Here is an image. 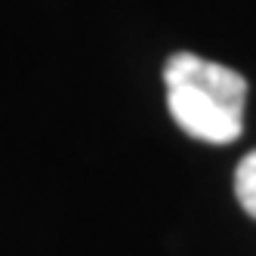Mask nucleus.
Here are the masks:
<instances>
[{"mask_svg": "<svg viewBox=\"0 0 256 256\" xmlns=\"http://www.w3.org/2000/svg\"><path fill=\"white\" fill-rule=\"evenodd\" d=\"M164 84L170 114L188 136L210 145H228L241 136L247 80L234 68L176 52L164 65Z\"/></svg>", "mask_w": 256, "mask_h": 256, "instance_id": "obj_1", "label": "nucleus"}, {"mask_svg": "<svg viewBox=\"0 0 256 256\" xmlns=\"http://www.w3.org/2000/svg\"><path fill=\"white\" fill-rule=\"evenodd\" d=\"M234 194L247 216L256 219V152L244 154L234 170Z\"/></svg>", "mask_w": 256, "mask_h": 256, "instance_id": "obj_2", "label": "nucleus"}]
</instances>
